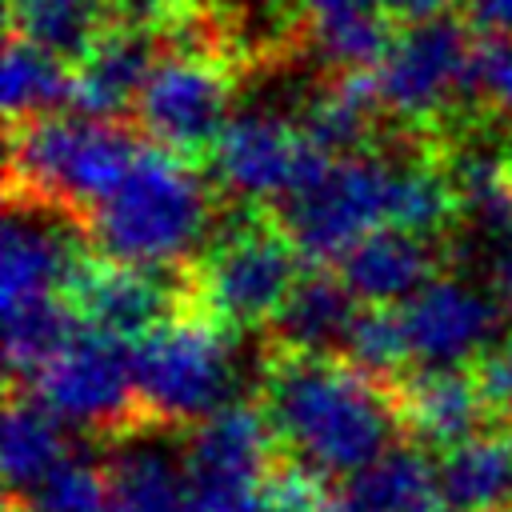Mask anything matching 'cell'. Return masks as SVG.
I'll list each match as a JSON object with an SVG mask.
<instances>
[{
    "label": "cell",
    "instance_id": "e575fe53",
    "mask_svg": "<svg viewBox=\"0 0 512 512\" xmlns=\"http://www.w3.org/2000/svg\"><path fill=\"white\" fill-rule=\"evenodd\" d=\"M500 240H512V220H508V228H504V236Z\"/></svg>",
    "mask_w": 512,
    "mask_h": 512
},
{
    "label": "cell",
    "instance_id": "cb8c5ba5",
    "mask_svg": "<svg viewBox=\"0 0 512 512\" xmlns=\"http://www.w3.org/2000/svg\"><path fill=\"white\" fill-rule=\"evenodd\" d=\"M108 0H8V32L32 40L64 64H80L112 28Z\"/></svg>",
    "mask_w": 512,
    "mask_h": 512
},
{
    "label": "cell",
    "instance_id": "83f0119b",
    "mask_svg": "<svg viewBox=\"0 0 512 512\" xmlns=\"http://www.w3.org/2000/svg\"><path fill=\"white\" fill-rule=\"evenodd\" d=\"M464 100L512 116V36H480L472 44Z\"/></svg>",
    "mask_w": 512,
    "mask_h": 512
},
{
    "label": "cell",
    "instance_id": "7402d4cb",
    "mask_svg": "<svg viewBox=\"0 0 512 512\" xmlns=\"http://www.w3.org/2000/svg\"><path fill=\"white\" fill-rule=\"evenodd\" d=\"M336 500L344 512H416L436 500V464L424 444H392L368 468L352 472Z\"/></svg>",
    "mask_w": 512,
    "mask_h": 512
},
{
    "label": "cell",
    "instance_id": "8fae6325",
    "mask_svg": "<svg viewBox=\"0 0 512 512\" xmlns=\"http://www.w3.org/2000/svg\"><path fill=\"white\" fill-rule=\"evenodd\" d=\"M80 324L116 336L140 340L144 332L160 328L172 316L196 312L192 308V272L188 268H136L88 256L68 292Z\"/></svg>",
    "mask_w": 512,
    "mask_h": 512
},
{
    "label": "cell",
    "instance_id": "277c9868",
    "mask_svg": "<svg viewBox=\"0 0 512 512\" xmlns=\"http://www.w3.org/2000/svg\"><path fill=\"white\" fill-rule=\"evenodd\" d=\"M236 332L212 324L200 312L164 320L128 344L140 412L152 424L196 428L212 412L236 404L240 360Z\"/></svg>",
    "mask_w": 512,
    "mask_h": 512
},
{
    "label": "cell",
    "instance_id": "5b68a950",
    "mask_svg": "<svg viewBox=\"0 0 512 512\" xmlns=\"http://www.w3.org/2000/svg\"><path fill=\"white\" fill-rule=\"evenodd\" d=\"M396 172L400 160L372 148L336 156L268 212L308 264H336L368 232L392 228Z\"/></svg>",
    "mask_w": 512,
    "mask_h": 512
},
{
    "label": "cell",
    "instance_id": "1f68e13d",
    "mask_svg": "<svg viewBox=\"0 0 512 512\" xmlns=\"http://www.w3.org/2000/svg\"><path fill=\"white\" fill-rule=\"evenodd\" d=\"M452 0H388V12L392 20H404V24H420V20H436L448 12Z\"/></svg>",
    "mask_w": 512,
    "mask_h": 512
},
{
    "label": "cell",
    "instance_id": "7a4b0ae2",
    "mask_svg": "<svg viewBox=\"0 0 512 512\" xmlns=\"http://www.w3.org/2000/svg\"><path fill=\"white\" fill-rule=\"evenodd\" d=\"M208 188L192 160L160 144L140 148L120 188L84 220V240L100 260L136 268H184L208 236Z\"/></svg>",
    "mask_w": 512,
    "mask_h": 512
},
{
    "label": "cell",
    "instance_id": "8992f818",
    "mask_svg": "<svg viewBox=\"0 0 512 512\" xmlns=\"http://www.w3.org/2000/svg\"><path fill=\"white\" fill-rule=\"evenodd\" d=\"M296 256L272 212L240 216L192 268V308L228 332L268 328L300 280Z\"/></svg>",
    "mask_w": 512,
    "mask_h": 512
},
{
    "label": "cell",
    "instance_id": "836d02e7",
    "mask_svg": "<svg viewBox=\"0 0 512 512\" xmlns=\"http://www.w3.org/2000/svg\"><path fill=\"white\" fill-rule=\"evenodd\" d=\"M504 164H508V176H512V136L504 140Z\"/></svg>",
    "mask_w": 512,
    "mask_h": 512
},
{
    "label": "cell",
    "instance_id": "7c38bea8",
    "mask_svg": "<svg viewBox=\"0 0 512 512\" xmlns=\"http://www.w3.org/2000/svg\"><path fill=\"white\" fill-rule=\"evenodd\" d=\"M504 300L460 276H440L400 304L408 356L416 368H464L488 356L504 332Z\"/></svg>",
    "mask_w": 512,
    "mask_h": 512
},
{
    "label": "cell",
    "instance_id": "30bf717a",
    "mask_svg": "<svg viewBox=\"0 0 512 512\" xmlns=\"http://www.w3.org/2000/svg\"><path fill=\"white\" fill-rule=\"evenodd\" d=\"M228 100L232 68L224 56L160 48L140 88L136 120L144 136H152V144L192 160V152H212V144L228 128Z\"/></svg>",
    "mask_w": 512,
    "mask_h": 512
},
{
    "label": "cell",
    "instance_id": "3957f363",
    "mask_svg": "<svg viewBox=\"0 0 512 512\" xmlns=\"http://www.w3.org/2000/svg\"><path fill=\"white\" fill-rule=\"evenodd\" d=\"M140 156L120 120L36 116L8 124V200H28L72 216L76 224L108 200Z\"/></svg>",
    "mask_w": 512,
    "mask_h": 512
},
{
    "label": "cell",
    "instance_id": "4fadbf2b",
    "mask_svg": "<svg viewBox=\"0 0 512 512\" xmlns=\"http://www.w3.org/2000/svg\"><path fill=\"white\" fill-rule=\"evenodd\" d=\"M328 160L304 140V132L276 116H236L212 144V172L224 192L240 200H284Z\"/></svg>",
    "mask_w": 512,
    "mask_h": 512
},
{
    "label": "cell",
    "instance_id": "d4e9b609",
    "mask_svg": "<svg viewBox=\"0 0 512 512\" xmlns=\"http://www.w3.org/2000/svg\"><path fill=\"white\" fill-rule=\"evenodd\" d=\"M4 112L8 124L52 116L64 104H72V72L64 60L48 56L32 40L8 32L4 44Z\"/></svg>",
    "mask_w": 512,
    "mask_h": 512
},
{
    "label": "cell",
    "instance_id": "4316f807",
    "mask_svg": "<svg viewBox=\"0 0 512 512\" xmlns=\"http://www.w3.org/2000/svg\"><path fill=\"white\" fill-rule=\"evenodd\" d=\"M344 360H352L356 368L380 376V380H392L400 376V368L412 360L408 356V336H404V320L400 312L392 308H376V304H364L344 336V348H340Z\"/></svg>",
    "mask_w": 512,
    "mask_h": 512
},
{
    "label": "cell",
    "instance_id": "e0dca14e",
    "mask_svg": "<svg viewBox=\"0 0 512 512\" xmlns=\"http://www.w3.org/2000/svg\"><path fill=\"white\" fill-rule=\"evenodd\" d=\"M436 264H440L436 236L376 228L336 260V276L348 284V292L360 304L392 308L412 300L424 284H432Z\"/></svg>",
    "mask_w": 512,
    "mask_h": 512
},
{
    "label": "cell",
    "instance_id": "603a6c76",
    "mask_svg": "<svg viewBox=\"0 0 512 512\" xmlns=\"http://www.w3.org/2000/svg\"><path fill=\"white\" fill-rule=\"evenodd\" d=\"M64 420L24 384H8L4 404V488L20 496L32 488L52 464H60L72 448L60 428Z\"/></svg>",
    "mask_w": 512,
    "mask_h": 512
},
{
    "label": "cell",
    "instance_id": "ba28073f",
    "mask_svg": "<svg viewBox=\"0 0 512 512\" xmlns=\"http://www.w3.org/2000/svg\"><path fill=\"white\" fill-rule=\"evenodd\" d=\"M468 56L472 44L464 20L444 12L436 20L408 24L376 68L380 108L408 128H432L452 104H468Z\"/></svg>",
    "mask_w": 512,
    "mask_h": 512
},
{
    "label": "cell",
    "instance_id": "484cf974",
    "mask_svg": "<svg viewBox=\"0 0 512 512\" xmlns=\"http://www.w3.org/2000/svg\"><path fill=\"white\" fill-rule=\"evenodd\" d=\"M8 512H112L108 468L88 452L72 448L32 488L8 496Z\"/></svg>",
    "mask_w": 512,
    "mask_h": 512
},
{
    "label": "cell",
    "instance_id": "d6986e66",
    "mask_svg": "<svg viewBox=\"0 0 512 512\" xmlns=\"http://www.w3.org/2000/svg\"><path fill=\"white\" fill-rule=\"evenodd\" d=\"M360 300L348 284L324 268L300 276L268 324L272 352H300V356H340L344 336L356 320Z\"/></svg>",
    "mask_w": 512,
    "mask_h": 512
},
{
    "label": "cell",
    "instance_id": "d6a6232c",
    "mask_svg": "<svg viewBox=\"0 0 512 512\" xmlns=\"http://www.w3.org/2000/svg\"><path fill=\"white\" fill-rule=\"evenodd\" d=\"M416 512H448V508H444V504H440V496H436L432 504H424V508H416Z\"/></svg>",
    "mask_w": 512,
    "mask_h": 512
},
{
    "label": "cell",
    "instance_id": "ac0fdd59",
    "mask_svg": "<svg viewBox=\"0 0 512 512\" xmlns=\"http://www.w3.org/2000/svg\"><path fill=\"white\" fill-rule=\"evenodd\" d=\"M404 432H412L424 448H456L480 436L484 420L492 416L476 372L464 368H416L412 376L396 380Z\"/></svg>",
    "mask_w": 512,
    "mask_h": 512
},
{
    "label": "cell",
    "instance_id": "44dd1931",
    "mask_svg": "<svg viewBox=\"0 0 512 512\" xmlns=\"http://www.w3.org/2000/svg\"><path fill=\"white\" fill-rule=\"evenodd\" d=\"M376 116H380L376 72H336V80H328L304 104V116L296 128L324 156H356V152H368Z\"/></svg>",
    "mask_w": 512,
    "mask_h": 512
},
{
    "label": "cell",
    "instance_id": "5bb4252c",
    "mask_svg": "<svg viewBox=\"0 0 512 512\" xmlns=\"http://www.w3.org/2000/svg\"><path fill=\"white\" fill-rule=\"evenodd\" d=\"M64 220L72 216L28 200H8L0 232V308L72 292V280L92 252L80 248L84 228H64Z\"/></svg>",
    "mask_w": 512,
    "mask_h": 512
},
{
    "label": "cell",
    "instance_id": "6da1fadb",
    "mask_svg": "<svg viewBox=\"0 0 512 512\" xmlns=\"http://www.w3.org/2000/svg\"><path fill=\"white\" fill-rule=\"evenodd\" d=\"M260 408L276 448L320 480H348L384 456L404 432L400 392L344 356L272 352L260 376Z\"/></svg>",
    "mask_w": 512,
    "mask_h": 512
},
{
    "label": "cell",
    "instance_id": "52a82bcc",
    "mask_svg": "<svg viewBox=\"0 0 512 512\" xmlns=\"http://www.w3.org/2000/svg\"><path fill=\"white\" fill-rule=\"evenodd\" d=\"M24 388H32L64 424H76L104 440L144 420L128 344L88 324H80V332L56 356H48Z\"/></svg>",
    "mask_w": 512,
    "mask_h": 512
},
{
    "label": "cell",
    "instance_id": "ffe728a7",
    "mask_svg": "<svg viewBox=\"0 0 512 512\" xmlns=\"http://www.w3.org/2000/svg\"><path fill=\"white\" fill-rule=\"evenodd\" d=\"M436 496L448 512H512V436L480 432L436 464Z\"/></svg>",
    "mask_w": 512,
    "mask_h": 512
},
{
    "label": "cell",
    "instance_id": "f546056e",
    "mask_svg": "<svg viewBox=\"0 0 512 512\" xmlns=\"http://www.w3.org/2000/svg\"><path fill=\"white\" fill-rule=\"evenodd\" d=\"M460 20L480 36H512V0H460Z\"/></svg>",
    "mask_w": 512,
    "mask_h": 512
},
{
    "label": "cell",
    "instance_id": "f1b7e54d",
    "mask_svg": "<svg viewBox=\"0 0 512 512\" xmlns=\"http://www.w3.org/2000/svg\"><path fill=\"white\" fill-rule=\"evenodd\" d=\"M476 380H480V388H484L488 408L500 412V416H512V336L500 340L488 356H480Z\"/></svg>",
    "mask_w": 512,
    "mask_h": 512
},
{
    "label": "cell",
    "instance_id": "9a60e30c",
    "mask_svg": "<svg viewBox=\"0 0 512 512\" xmlns=\"http://www.w3.org/2000/svg\"><path fill=\"white\" fill-rule=\"evenodd\" d=\"M180 428L140 420L136 428L108 440V488L112 512H200L188 476Z\"/></svg>",
    "mask_w": 512,
    "mask_h": 512
},
{
    "label": "cell",
    "instance_id": "4dcf8cb0",
    "mask_svg": "<svg viewBox=\"0 0 512 512\" xmlns=\"http://www.w3.org/2000/svg\"><path fill=\"white\" fill-rule=\"evenodd\" d=\"M300 4H304L308 28H324L348 16H364V12H388V0H300Z\"/></svg>",
    "mask_w": 512,
    "mask_h": 512
},
{
    "label": "cell",
    "instance_id": "2e32d148",
    "mask_svg": "<svg viewBox=\"0 0 512 512\" xmlns=\"http://www.w3.org/2000/svg\"><path fill=\"white\" fill-rule=\"evenodd\" d=\"M160 56V40L144 24H112L96 48L72 68V112L96 120H120L136 108L140 88Z\"/></svg>",
    "mask_w": 512,
    "mask_h": 512
},
{
    "label": "cell",
    "instance_id": "9c48e42d",
    "mask_svg": "<svg viewBox=\"0 0 512 512\" xmlns=\"http://www.w3.org/2000/svg\"><path fill=\"white\" fill-rule=\"evenodd\" d=\"M188 476L200 512H264L276 432L264 408L244 400L212 412L184 436Z\"/></svg>",
    "mask_w": 512,
    "mask_h": 512
}]
</instances>
